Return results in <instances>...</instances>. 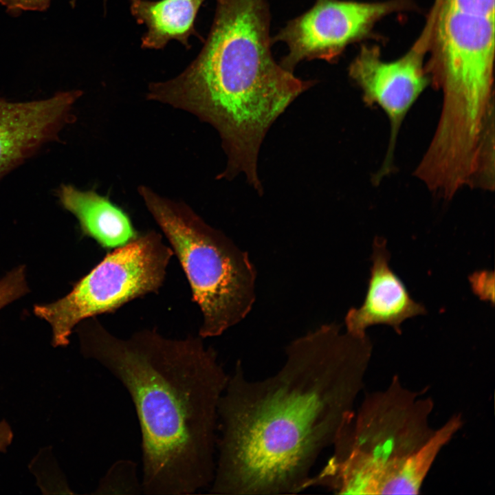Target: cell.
<instances>
[{
	"label": "cell",
	"mask_w": 495,
	"mask_h": 495,
	"mask_svg": "<svg viewBox=\"0 0 495 495\" xmlns=\"http://www.w3.org/2000/svg\"><path fill=\"white\" fill-rule=\"evenodd\" d=\"M322 324L292 341L276 373L250 380L238 361L218 407L210 493L296 494L354 412L372 352L366 336Z\"/></svg>",
	"instance_id": "obj_1"
},
{
	"label": "cell",
	"mask_w": 495,
	"mask_h": 495,
	"mask_svg": "<svg viewBox=\"0 0 495 495\" xmlns=\"http://www.w3.org/2000/svg\"><path fill=\"white\" fill-rule=\"evenodd\" d=\"M202 338H166L143 329L126 338L98 320L82 329L84 355L124 386L142 437V492L184 495L214 478L218 407L229 375Z\"/></svg>",
	"instance_id": "obj_2"
},
{
	"label": "cell",
	"mask_w": 495,
	"mask_h": 495,
	"mask_svg": "<svg viewBox=\"0 0 495 495\" xmlns=\"http://www.w3.org/2000/svg\"><path fill=\"white\" fill-rule=\"evenodd\" d=\"M270 26L266 0H217L197 57L175 77L150 82L147 99L211 124L230 156L256 155L272 124L313 85L275 61Z\"/></svg>",
	"instance_id": "obj_3"
},
{
	"label": "cell",
	"mask_w": 495,
	"mask_h": 495,
	"mask_svg": "<svg viewBox=\"0 0 495 495\" xmlns=\"http://www.w3.org/2000/svg\"><path fill=\"white\" fill-rule=\"evenodd\" d=\"M430 397L404 387L397 375L366 395L332 446L311 487L338 494H417L446 436L433 430Z\"/></svg>",
	"instance_id": "obj_4"
},
{
	"label": "cell",
	"mask_w": 495,
	"mask_h": 495,
	"mask_svg": "<svg viewBox=\"0 0 495 495\" xmlns=\"http://www.w3.org/2000/svg\"><path fill=\"white\" fill-rule=\"evenodd\" d=\"M435 79L443 94L432 136L441 148L476 151L494 138V0H441Z\"/></svg>",
	"instance_id": "obj_5"
},
{
	"label": "cell",
	"mask_w": 495,
	"mask_h": 495,
	"mask_svg": "<svg viewBox=\"0 0 495 495\" xmlns=\"http://www.w3.org/2000/svg\"><path fill=\"white\" fill-rule=\"evenodd\" d=\"M138 190L185 272L202 314L199 336H220L244 319L255 301L256 277L248 253L186 204L144 185Z\"/></svg>",
	"instance_id": "obj_6"
},
{
	"label": "cell",
	"mask_w": 495,
	"mask_h": 495,
	"mask_svg": "<svg viewBox=\"0 0 495 495\" xmlns=\"http://www.w3.org/2000/svg\"><path fill=\"white\" fill-rule=\"evenodd\" d=\"M173 255L159 233L139 234L107 254L66 296L36 306L34 313L51 325L54 346H66L81 321L114 312L135 298L157 292Z\"/></svg>",
	"instance_id": "obj_7"
},
{
	"label": "cell",
	"mask_w": 495,
	"mask_h": 495,
	"mask_svg": "<svg viewBox=\"0 0 495 495\" xmlns=\"http://www.w3.org/2000/svg\"><path fill=\"white\" fill-rule=\"evenodd\" d=\"M432 27L430 23L417 43L396 60L384 61L378 48L364 45L349 66V75L362 90L364 102L369 107H380L390 123L387 151L381 167L373 176L374 183L379 184L393 170L397 140L402 122L430 82L423 63Z\"/></svg>",
	"instance_id": "obj_8"
},
{
	"label": "cell",
	"mask_w": 495,
	"mask_h": 495,
	"mask_svg": "<svg viewBox=\"0 0 495 495\" xmlns=\"http://www.w3.org/2000/svg\"><path fill=\"white\" fill-rule=\"evenodd\" d=\"M393 6L390 2L316 0L312 8L289 21L272 38V44L280 41L288 47L280 64L293 72L303 60L334 61Z\"/></svg>",
	"instance_id": "obj_9"
},
{
	"label": "cell",
	"mask_w": 495,
	"mask_h": 495,
	"mask_svg": "<svg viewBox=\"0 0 495 495\" xmlns=\"http://www.w3.org/2000/svg\"><path fill=\"white\" fill-rule=\"evenodd\" d=\"M81 94L72 90L28 102L0 100V177L54 136Z\"/></svg>",
	"instance_id": "obj_10"
},
{
	"label": "cell",
	"mask_w": 495,
	"mask_h": 495,
	"mask_svg": "<svg viewBox=\"0 0 495 495\" xmlns=\"http://www.w3.org/2000/svg\"><path fill=\"white\" fill-rule=\"evenodd\" d=\"M371 259L364 300L359 308L348 311L344 319L346 332L363 338L366 336L368 327L386 324L400 334L404 320L425 314L426 309L412 298L405 285L390 267V253L384 238H375Z\"/></svg>",
	"instance_id": "obj_11"
},
{
	"label": "cell",
	"mask_w": 495,
	"mask_h": 495,
	"mask_svg": "<svg viewBox=\"0 0 495 495\" xmlns=\"http://www.w3.org/2000/svg\"><path fill=\"white\" fill-rule=\"evenodd\" d=\"M59 198L63 207L76 217L82 232L104 249L123 246L139 234L122 208L94 190L65 185Z\"/></svg>",
	"instance_id": "obj_12"
},
{
	"label": "cell",
	"mask_w": 495,
	"mask_h": 495,
	"mask_svg": "<svg viewBox=\"0 0 495 495\" xmlns=\"http://www.w3.org/2000/svg\"><path fill=\"white\" fill-rule=\"evenodd\" d=\"M205 1L130 0L131 15L146 28L141 38V48L163 50L174 40L189 50L190 36L202 40L195 21Z\"/></svg>",
	"instance_id": "obj_13"
},
{
	"label": "cell",
	"mask_w": 495,
	"mask_h": 495,
	"mask_svg": "<svg viewBox=\"0 0 495 495\" xmlns=\"http://www.w3.org/2000/svg\"><path fill=\"white\" fill-rule=\"evenodd\" d=\"M142 481L139 480L136 463L129 459L116 461L100 479L95 494H142Z\"/></svg>",
	"instance_id": "obj_14"
},
{
	"label": "cell",
	"mask_w": 495,
	"mask_h": 495,
	"mask_svg": "<svg viewBox=\"0 0 495 495\" xmlns=\"http://www.w3.org/2000/svg\"><path fill=\"white\" fill-rule=\"evenodd\" d=\"M27 290L23 267L10 272L0 280V309L24 295Z\"/></svg>",
	"instance_id": "obj_15"
},
{
	"label": "cell",
	"mask_w": 495,
	"mask_h": 495,
	"mask_svg": "<svg viewBox=\"0 0 495 495\" xmlns=\"http://www.w3.org/2000/svg\"><path fill=\"white\" fill-rule=\"evenodd\" d=\"M52 0H0V4L10 14L16 16L23 11L46 10Z\"/></svg>",
	"instance_id": "obj_16"
},
{
	"label": "cell",
	"mask_w": 495,
	"mask_h": 495,
	"mask_svg": "<svg viewBox=\"0 0 495 495\" xmlns=\"http://www.w3.org/2000/svg\"><path fill=\"white\" fill-rule=\"evenodd\" d=\"M13 433L9 424L3 420L0 422V452H6L7 447L11 443Z\"/></svg>",
	"instance_id": "obj_17"
},
{
	"label": "cell",
	"mask_w": 495,
	"mask_h": 495,
	"mask_svg": "<svg viewBox=\"0 0 495 495\" xmlns=\"http://www.w3.org/2000/svg\"><path fill=\"white\" fill-rule=\"evenodd\" d=\"M103 1H104V5H106L107 0H103Z\"/></svg>",
	"instance_id": "obj_18"
}]
</instances>
